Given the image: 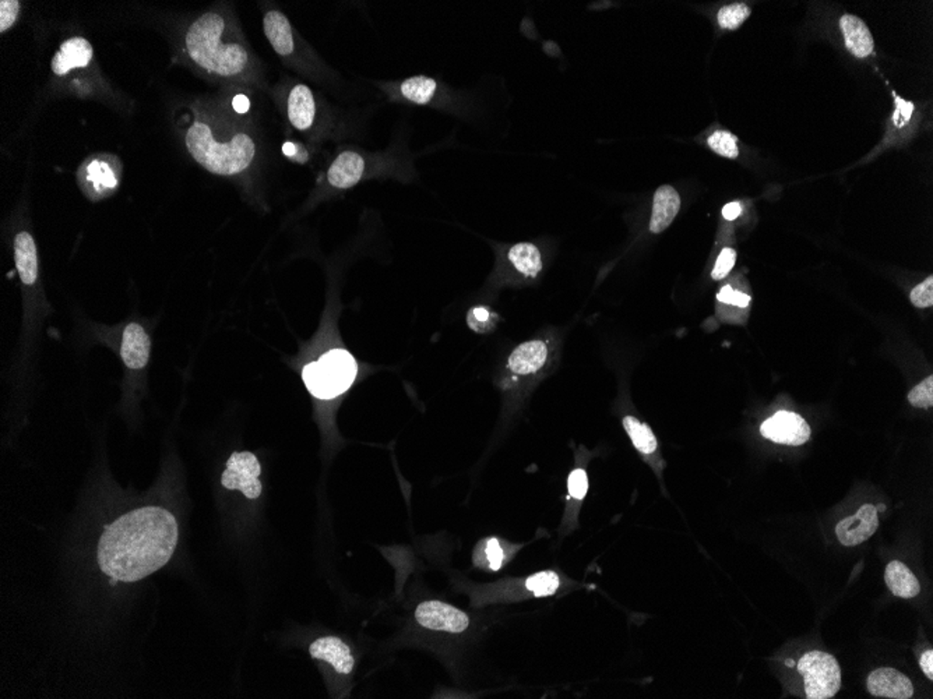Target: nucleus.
<instances>
[{
    "instance_id": "obj_39",
    "label": "nucleus",
    "mask_w": 933,
    "mask_h": 699,
    "mask_svg": "<svg viewBox=\"0 0 933 699\" xmlns=\"http://www.w3.org/2000/svg\"><path fill=\"white\" fill-rule=\"evenodd\" d=\"M233 108L236 113H239V115H243V113L248 112L249 108H251V101H249L248 97H246V95H236L235 99H233Z\"/></svg>"
},
{
    "instance_id": "obj_20",
    "label": "nucleus",
    "mask_w": 933,
    "mask_h": 699,
    "mask_svg": "<svg viewBox=\"0 0 933 699\" xmlns=\"http://www.w3.org/2000/svg\"><path fill=\"white\" fill-rule=\"evenodd\" d=\"M845 46L857 58H866L873 51V37L870 28L854 14H844L840 20Z\"/></svg>"
},
{
    "instance_id": "obj_27",
    "label": "nucleus",
    "mask_w": 933,
    "mask_h": 699,
    "mask_svg": "<svg viewBox=\"0 0 933 699\" xmlns=\"http://www.w3.org/2000/svg\"><path fill=\"white\" fill-rule=\"evenodd\" d=\"M750 15V7L744 4L728 5L719 12V24L724 30H737Z\"/></svg>"
},
{
    "instance_id": "obj_36",
    "label": "nucleus",
    "mask_w": 933,
    "mask_h": 699,
    "mask_svg": "<svg viewBox=\"0 0 933 699\" xmlns=\"http://www.w3.org/2000/svg\"><path fill=\"white\" fill-rule=\"evenodd\" d=\"M912 112H914V104L896 97V112L893 115V122L897 128L906 125L911 118Z\"/></svg>"
},
{
    "instance_id": "obj_11",
    "label": "nucleus",
    "mask_w": 933,
    "mask_h": 699,
    "mask_svg": "<svg viewBox=\"0 0 933 699\" xmlns=\"http://www.w3.org/2000/svg\"><path fill=\"white\" fill-rule=\"evenodd\" d=\"M760 433L768 440L786 446H802L811 437V428L805 419L798 413L783 412L776 413L773 418L767 419L760 428Z\"/></svg>"
},
{
    "instance_id": "obj_10",
    "label": "nucleus",
    "mask_w": 933,
    "mask_h": 699,
    "mask_svg": "<svg viewBox=\"0 0 933 699\" xmlns=\"http://www.w3.org/2000/svg\"><path fill=\"white\" fill-rule=\"evenodd\" d=\"M287 117L292 128L300 133H310L319 119L318 97L307 84L298 83L287 94Z\"/></svg>"
},
{
    "instance_id": "obj_22",
    "label": "nucleus",
    "mask_w": 933,
    "mask_h": 699,
    "mask_svg": "<svg viewBox=\"0 0 933 699\" xmlns=\"http://www.w3.org/2000/svg\"><path fill=\"white\" fill-rule=\"evenodd\" d=\"M884 581L891 593L899 598H915L921 590V585L917 577L901 562H889L886 572H884Z\"/></svg>"
},
{
    "instance_id": "obj_18",
    "label": "nucleus",
    "mask_w": 933,
    "mask_h": 699,
    "mask_svg": "<svg viewBox=\"0 0 933 699\" xmlns=\"http://www.w3.org/2000/svg\"><path fill=\"white\" fill-rule=\"evenodd\" d=\"M14 264L23 284L34 285L40 275L37 245L31 233H17L14 238Z\"/></svg>"
},
{
    "instance_id": "obj_5",
    "label": "nucleus",
    "mask_w": 933,
    "mask_h": 699,
    "mask_svg": "<svg viewBox=\"0 0 933 699\" xmlns=\"http://www.w3.org/2000/svg\"><path fill=\"white\" fill-rule=\"evenodd\" d=\"M263 31L272 50L288 66L297 68L302 73L310 74L319 66V59L313 55L307 43L300 40L291 22L279 9H269L263 14Z\"/></svg>"
},
{
    "instance_id": "obj_17",
    "label": "nucleus",
    "mask_w": 933,
    "mask_h": 699,
    "mask_svg": "<svg viewBox=\"0 0 933 699\" xmlns=\"http://www.w3.org/2000/svg\"><path fill=\"white\" fill-rule=\"evenodd\" d=\"M309 652L313 659L328 662L340 675H349L356 665L349 647L336 637L318 639L310 645Z\"/></svg>"
},
{
    "instance_id": "obj_37",
    "label": "nucleus",
    "mask_w": 933,
    "mask_h": 699,
    "mask_svg": "<svg viewBox=\"0 0 933 699\" xmlns=\"http://www.w3.org/2000/svg\"><path fill=\"white\" fill-rule=\"evenodd\" d=\"M282 153L292 162H307L308 159V151L303 148V146L291 143V141H288L282 146Z\"/></svg>"
},
{
    "instance_id": "obj_33",
    "label": "nucleus",
    "mask_w": 933,
    "mask_h": 699,
    "mask_svg": "<svg viewBox=\"0 0 933 699\" xmlns=\"http://www.w3.org/2000/svg\"><path fill=\"white\" fill-rule=\"evenodd\" d=\"M737 261V253L732 249L726 248L719 253V259H717L716 267H714L711 277L717 281L719 279H726L727 275L731 271L732 267L735 266Z\"/></svg>"
},
{
    "instance_id": "obj_12",
    "label": "nucleus",
    "mask_w": 933,
    "mask_h": 699,
    "mask_svg": "<svg viewBox=\"0 0 933 699\" xmlns=\"http://www.w3.org/2000/svg\"><path fill=\"white\" fill-rule=\"evenodd\" d=\"M94 61V50L84 37H71L62 43L58 52L51 61L53 76L64 79L74 71L89 68Z\"/></svg>"
},
{
    "instance_id": "obj_4",
    "label": "nucleus",
    "mask_w": 933,
    "mask_h": 699,
    "mask_svg": "<svg viewBox=\"0 0 933 699\" xmlns=\"http://www.w3.org/2000/svg\"><path fill=\"white\" fill-rule=\"evenodd\" d=\"M357 373L356 359L343 349H334L303 367L302 379L313 397L333 400L351 387Z\"/></svg>"
},
{
    "instance_id": "obj_2",
    "label": "nucleus",
    "mask_w": 933,
    "mask_h": 699,
    "mask_svg": "<svg viewBox=\"0 0 933 699\" xmlns=\"http://www.w3.org/2000/svg\"><path fill=\"white\" fill-rule=\"evenodd\" d=\"M185 51L208 76L227 83L263 87L261 61L233 13L214 9L193 20L185 34Z\"/></svg>"
},
{
    "instance_id": "obj_40",
    "label": "nucleus",
    "mask_w": 933,
    "mask_h": 699,
    "mask_svg": "<svg viewBox=\"0 0 933 699\" xmlns=\"http://www.w3.org/2000/svg\"><path fill=\"white\" fill-rule=\"evenodd\" d=\"M741 205L738 204V203H729V204H727L726 207H724V210H722V215H724V218H726L727 221L737 220V218L741 215Z\"/></svg>"
},
{
    "instance_id": "obj_23",
    "label": "nucleus",
    "mask_w": 933,
    "mask_h": 699,
    "mask_svg": "<svg viewBox=\"0 0 933 699\" xmlns=\"http://www.w3.org/2000/svg\"><path fill=\"white\" fill-rule=\"evenodd\" d=\"M510 557V553L499 539H485L475 547V565L487 568L490 571H499Z\"/></svg>"
},
{
    "instance_id": "obj_32",
    "label": "nucleus",
    "mask_w": 933,
    "mask_h": 699,
    "mask_svg": "<svg viewBox=\"0 0 933 699\" xmlns=\"http://www.w3.org/2000/svg\"><path fill=\"white\" fill-rule=\"evenodd\" d=\"M567 487H569V496L573 500L582 501L588 490L587 472L583 468L572 470L569 480H567Z\"/></svg>"
},
{
    "instance_id": "obj_7",
    "label": "nucleus",
    "mask_w": 933,
    "mask_h": 699,
    "mask_svg": "<svg viewBox=\"0 0 933 699\" xmlns=\"http://www.w3.org/2000/svg\"><path fill=\"white\" fill-rule=\"evenodd\" d=\"M80 187L90 199L102 200L119 189L122 164L114 156H95L86 159L77 172Z\"/></svg>"
},
{
    "instance_id": "obj_6",
    "label": "nucleus",
    "mask_w": 933,
    "mask_h": 699,
    "mask_svg": "<svg viewBox=\"0 0 933 699\" xmlns=\"http://www.w3.org/2000/svg\"><path fill=\"white\" fill-rule=\"evenodd\" d=\"M798 670L805 680L806 698H833L842 687V669L832 655L820 650L809 652L799 660Z\"/></svg>"
},
{
    "instance_id": "obj_38",
    "label": "nucleus",
    "mask_w": 933,
    "mask_h": 699,
    "mask_svg": "<svg viewBox=\"0 0 933 699\" xmlns=\"http://www.w3.org/2000/svg\"><path fill=\"white\" fill-rule=\"evenodd\" d=\"M919 665H921L922 672H924L925 675H927V677L929 678V680H932V678H933V652H932V650H927V652H924V654H922L921 662H919Z\"/></svg>"
},
{
    "instance_id": "obj_16",
    "label": "nucleus",
    "mask_w": 933,
    "mask_h": 699,
    "mask_svg": "<svg viewBox=\"0 0 933 699\" xmlns=\"http://www.w3.org/2000/svg\"><path fill=\"white\" fill-rule=\"evenodd\" d=\"M150 352L151 339L143 326L138 323L128 324L123 331L120 346L126 367L132 370L144 369L150 359Z\"/></svg>"
},
{
    "instance_id": "obj_28",
    "label": "nucleus",
    "mask_w": 933,
    "mask_h": 699,
    "mask_svg": "<svg viewBox=\"0 0 933 699\" xmlns=\"http://www.w3.org/2000/svg\"><path fill=\"white\" fill-rule=\"evenodd\" d=\"M709 147L714 153L726 156V158L735 159L739 156L738 138L731 135V133L726 132V130H719V132L713 133V136L709 137Z\"/></svg>"
},
{
    "instance_id": "obj_29",
    "label": "nucleus",
    "mask_w": 933,
    "mask_h": 699,
    "mask_svg": "<svg viewBox=\"0 0 933 699\" xmlns=\"http://www.w3.org/2000/svg\"><path fill=\"white\" fill-rule=\"evenodd\" d=\"M496 317L498 316L490 312V308L477 306V307L470 310L467 323H469L470 328L477 331V333H488V331L492 330Z\"/></svg>"
},
{
    "instance_id": "obj_1",
    "label": "nucleus",
    "mask_w": 933,
    "mask_h": 699,
    "mask_svg": "<svg viewBox=\"0 0 933 699\" xmlns=\"http://www.w3.org/2000/svg\"><path fill=\"white\" fill-rule=\"evenodd\" d=\"M178 544V524L169 511L144 507L108 526L99 543V564L112 583L138 582L171 560Z\"/></svg>"
},
{
    "instance_id": "obj_25",
    "label": "nucleus",
    "mask_w": 933,
    "mask_h": 699,
    "mask_svg": "<svg viewBox=\"0 0 933 699\" xmlns=\"http://www.w3.org/2000/svg\"><path fill=\"white\" fill-rule=\"evenodd\" d=\"M435 80L425 76L411 77L400 86V92L405 99L416 105H425L433 99L436 91Z\"/></svg>"
},
{
    "instance_id": "obj_21",
    "label": "nucleus",
    "mask_w": 933,
    "mask_h": 699,
    "mask_svg": "<svg viewBox=\"0 0 933 699\" xmlns=\"http://www.w3.org/2000/svg\"><path fill=\"white\" fill-rule=\"evenodd\" d=\"M548 348L542 341H529L519 346L509 357V367L516 374H531L544 367Z\"/></svg>"
},
{
    "instance_id": "obj_31",
    "label": "nucleus",
    "mask_w": 933,
    "mask_h": 699,
    "mask_svg": "<svg viewBox=\"0 0 933 699\" xmlns=\"http://www.w3.org/2000/svg\"><path fill=\"white\" fill-rule=\"evenodd\" d=\"M22 4L15 0H2L0 2V31L5 34L20 19Z\"/></svg>"
},
{
    "instance_id": "obj_35",
    "label": "nucleus",
    "mask_w": 933,
    "mask_h": 699,
    "mask_svg": "<svg viewBox=\"0 0 933 699\" xmlns=\"http://www.w3.org/2000/svg\"><path fill=\"white\" fill-rule=\"evenodd\" d=\"M717 299L719 302L727 303V305L738 306V307H747L750 303V297L747 294H742L739 290H734L731 287H724L719 290V294L717 295Z\"/></svg>"
},
{
    "instance_id": "obj_14",
    "label": "nucleus",
    "mask_w": 933,
    "mask_h": 699,
    "mask_svg": "<svg viewBox=\"0 0 933 699\" xmlns=\"http://www.w3.org/2000/svg\"><path fill=\"white\" fill-rule=\"evenodd\" d=\"M367 158L358 151H343L328 169V184L337 190L357 186L367 174Z\"/></svg>"
},
{
    "instance_id": "obj_13",
    "label": "nucleus",
    "mask_w": 933,
    "mask_h": 699,
    "mask_svg": "<svg viewBox=\"0 0 933 699\" xmlns=\"http://www.w3.org/2000/svg\"><path fill=\"white\" fill-rule=\"evenodd\" d=\"M878 528V511L871 504H865L857 514L843 519L842 523L835 526V534L842 544L852 547L872 538Z\"/></svg>"
},
{
    "instance_id": "obj_19",
    "label": "nucleus",
    "mask_w": 933,
    "mask_h": 699,
    "mask_svg": "<svg viewBox=\"0 0 933 699\" xmlns=\"http://www.w3.org/2000/svg\"><path fill=\"white\" fill-rule=\"evenodd\" d=\"M681 208V197L677 190L672 186L660 187L654 194L652 202V221H650V231L652 233H662L677 217Z\"/></svg>"
},
{
    "instance_id": "obj_9",
    "label": "nucleus",
    "mask_w": 933,
    "mask_h": 699,
    "mask_svg": "<svg viewBox=\"0 0 933 699\" xmlns=\"http://www.w3.org/2000/svg\"><path fill=\"white\" fill-rule=\"evenodd\" d=\"M415 619L424 628L449 634H459L470 626V617L464 611L439 600L421 603L416 608Z\"/></svg>"
},
{
    "instance_id": "obj_3",
    "label": "nucleus",
    "mask_w": 933,
    "mask_h": 699,
    "mask_svg": "<svg viewBox=\"0 0 933 699\" xmlns=\"http://www.w3.org/2000/svg\"><path fill=\"white\" fill-rule=\"evenodd\" d=\"M187 151L210 174L236 176L249 171L257 144L241 123L214 113H197L185 135Z\"/></svg>"
},
{
    "instance_id": "obj_26",
    "label": "nucleus",
    "mask_w": 933,
    "mask_h": 699,
    "mask_svg": "<svg viewBox=\"0 0 933 699\" xmlns=\"http://www.w3.org/2000/svg\"><path fill=\"white\" fill-rule=\"evenodd\" d=\"M624 428L631 437L632 443L636 447L637 451L644 455H652L657 451V437L652 433L649 426L637 420L633 416L624 418Z\"/></svg>"
},
{
    "instance_id": "obj_30",
    "label": "nucleus",
    "mask_w": 933,
    "mask_h": 699,
    "mask_svg": "<svg viewBox=\"0 0 933 699\" xmlns=\"http://www.w3.org/2000/svg\"><path fill=\"white\" fill-rule=\"evenodd\" d=\"M909 401L915 408H930L933 405V377L912 388L909 394Z\"/></svg>"
},
{
    "instance_id": "obj_15",
    "label": "nucleus",
    "mask_w": 933,
    "mask_h": 699,
    "mask_svg": "<svg viewBox=\"0 0 933 699\" xmlns=\"http://www.w3.org/2000/svg\"><path fill=\"white\" fill-rule=\"evenodd\" d=\"M868 691L878 698L909 699L914 695V685L903 673L881 667L868 677Z\"/></svg>"
},
{
    "instance_id": "obj_8",
    "label": "nucleus",
    "mask_w": 933,
    "mask_h": 699,
    "mask_svg": "<svg viewBox=\"0 0 933 699\" xmlns=\"http://www.w3.org/2000/svg\"><path fill=\"white\" fill-rule=\"evenodd\" d=\"M262 468L256 455L252 452H235L227 462V469L221 477V483L228 490H239L243 496L254 500L262 495Z\"/></svg>"
},
{
    "instance_id": "obj_34",
    "label": "nucleus",
    "mask_w": 933,
    "mask_h": 699,
    "mask_svg": "<svg viewBox=\"0 0 933 699\" xmlns=\"http://www.w3.org/2000/svg\"><path fill=\"white\" fill-rule=\"evenodd\" d=\"M911 302L917 307H930L933 305V277L925 279L919 287H915L911 292Z\"/></svg>"
},
{
    "instance_id": "obj_24",
    "label": "nucleus",
    "mask_w": 933,
    "mask_h": 699,
    "mask_svg": "<svg viewBox=\"0 0 933 699\" xmlns=\"http://www.w3.org/2000/svg\"><path fill=\"white\" fill-rule=\"evenodd\" d=\"M509 260L521 274L536 279L542 269L541 254L531 243H519L509 251Z\"/></svg>"
}]
</instances>
